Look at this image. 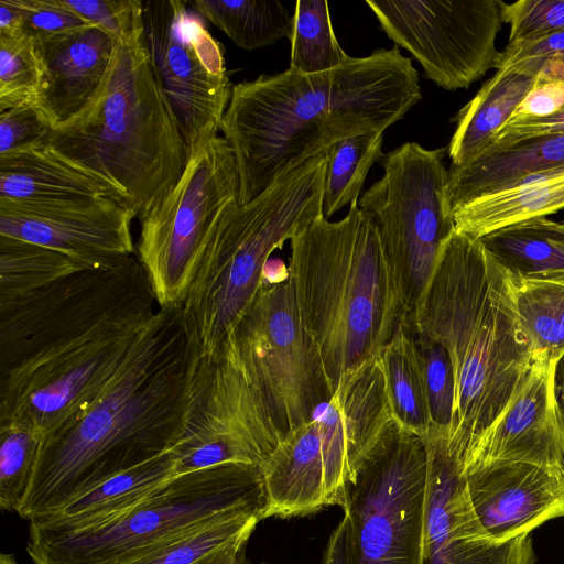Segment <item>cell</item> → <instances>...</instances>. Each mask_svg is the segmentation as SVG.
Wrapping results in <instances>:
<instances>
[{"instance_id":"6da1fadb","label":"cell","mask_w":564,"mask_h":564,"mask_svg":"<svg viewBox=\"0 0 564 564\" xmlns=\"http://www.w3.org/2000/svg\"><path fill=\"white\" fill-rule=\"evenodd\" d=\"M132 254L0 299V415L56 427L89 406L155 315Z\"/></svg>"},{"instance_id":"7a4b0ae2","label":"cell","mask_w":564,"mask_h":564,"mask_svg":"<svg viewBox=\"0 0 564 564\" xmlns=\"http://www.w3.org/2000/svg\"><path fill=\"white\" fill-rule=\"evenodd\" d=\"M421 97L417 72L397 45L324 73L288 68L234 85L220 131L236 159L239 204L346 138L384 132Z\"/></svg>"},{"instance_id":"3957f363","label":"cell","mask_w":564,"mask_h":564,"mask_svg":"<svg viewBox=\"0 0 564 564\" xmlns=\"http://www.w3.org/2000/svg\"><path fill=\"white\" fill-rule=\"evenodd\" d=\"M198 358L182 307L158 308L105 391L42 438L19 516L32 521L53 514L110 477L169 451L180 434Z\"/></svg>"},{"instance_id":"277c9868","label":"cell","mask_w":564,"mask_h":564,"mask_svg":"<svg viewBox=\"0 0 564 564\" xmlns=\"http://www.w3.org/2000/svg\"><path fill=\"white\" fill-rule=\"evenodd\" d=\"M406 325L449 356L455 397L448 444L463 463L513 402L533 364L509 273L479 239L455 229Z\"/></svg>"},{"instance_id":"5b68a950","label":"cell","mask_w":564,"mask_h":564,"mask_svg":"<svg viewBox=\"0 0 564 564\" xmlns=\"http://www.w3.org/2000/svg\"><path fill=\"white\" fill-rule=\"evenodd\" d=\"M290 242L299 311L334 394L346 371L379 356L408 314L378 227L358 202L340 220L319 216Z\"/></svg>"},{"instance_id":"8992f818","label":"cell","mask_w":564,"mask_h":564,"mask_svg":"<svg viewBox=\"0 0 564 564\" xmlns=\"http://www.w3.org/2000/svg\"><path fill=\"white\" fill-rule=\"evenodd\" d=\"M45 142L110 183L140 220L180 180L189 155L153 73L144 36L116 39L107 74L85 108Z\"/></svg>"},{"instance_id":"52a82bcc","label":"cell","mask_w":564,"mask_h":564,"mask_svg":"<svg viewBox=\"0 0 564 564\" xmlns=\"http://www.w3.org/2000/svg\"><path fill=\"white\" fill-rule=\"evenodd\" d=\"M328 153L285 170L260 195L228 210L212 231L182 305L199 356L219 355L263 286L272 252L323 215Z\"/></svg>"},{"instance_id":"ba28073f","label":"cell","mask_w":564,"mask_h":564,"mask_svg":"<svg viewBox=\"0 0 564 564\" xmlns=\"http://www.w3.org/2000/svg\"><path fill=\"white\" fill-rule=\"evenodd\" d=\"M245 506L265 508L261 468L226 463L176 475L130 509L70 532L30 525L33 564H129L210 518Z\"/></svg>"},{"instance_id":"9c48e42d","label":"cell","mask_w":564,"mask_h":564,"mask_svg":"<svg viewBox=\"0 0 564 564\" xmlns=\"http://www.w3.org/2000/svg\"><path fill=\"white\" fill-rule=\"evenodd\" d=\"M443 158L444 149L405 142L382 156V177L358 202L378 227L408 317L455 230Z\"/></svg>"},{"instance_id":"30bf717a","label":"cell","mask_w":564,"mask_h":564,"mask_svg":"<svg viewBox=\"0 0 564 564\" xmlns=\"http://www.w3.org/2000/svg\"><path fill=\"white\" fill-rule=\"evenodd\" d=\"M237 205L239 175L230 145L218 134L199 141L175 186L140 220L137 258L159 308L182 307L212 231Z\"/></svg>"},{"instance_id":"8fae6325","label":"cell","mask_w":564,"mask_h":564,"mask_svg":"<svg viewBox=\"0 0 564 564\" xmlns=\"http://www.w3.org/2000/svg\"><path fill=\"white\" fill-rule=\"evenodd\" d=\"M426 449L397 423L343 489L354 564H422Z\"/></svg>"},{"instance_id":"7c38bea8","label":"cell","mask_w":564,"mask_h":564,"mask_svg":"<svg viewBox=\"0 0 564 564\" xmlns=\"http://www.w3.org/2000/svg\"><path fill=\"white\" fill-rule=\"evenodd\" d=\"M228 341L282 441L330 400L323 362L304 327L290 278L260 289Z\"/></svg>"},{"instance_id":"4fadbf2b","label":"cell","mask_w":564,"mask_h":564,"mask_svg":"<svg viewBox=\"0 0 564 564\" xmlns=\"http://www.w3.org/2000/svg\"><path fill=\"white\" fill-rule=\"evenodd\" d=\"M281 441L234 345L214 358L199 356L171 447L175 476L226 463L261 468Z\"/></svg>"},{"instance_id":"5bb4252c","label":"cell","mask_w":564,"mask_h":564,"mask_svg":"<svg viewBox=\"0 0 564 564\" xmlns=\"http://www.w3.org/2000/svg\"><path fill=\"white\" fill-rule=\"evenodd\" d=\"M143 19L153 73L191 149L218 134L229 104L224 48L182 0L143 1Z\"/></svg>"},{"instance_id":"9a60e30c","label":"cell","mask_w":564,"mask_h":564,"mask_svg":"<svg viewBox=\"0 0 564 564\" xmlns=\"http://www.w3.org/2000/svg\"><path fill=\"white\" fill-rule=\"evenodd\" d=\"M381 29L437 86L467 88L497 68L501 0H366Z\"/></svg>"},{"instance_id":"2e32d148","label":"cell","mask_w":564,"mask_h":564,"mask_svg":"<svg viewBox=\"0 0 564 564\" xmlns=\"http://www.w3.org/2000/svg\"><path fill=\"white\" fill-rule=\"evenodd\" d=\"M395 423L379 356L346 371L329 401L286 441L325 480L328 506L338 505L345 485Z\"/></svg>"},{"instance_id":"e0dca14e","label":"cell","mask_w":564,"mask_h":564,"mask_svg":"<svg viewBox=\"0 0 564 564\" xmlns=\"http://www.w3.org/2000/svg\"><path fill=\"white\" fill-rule=\"evenodd\" d=\"M422 564H535L531 534L503 544L488 538L468 497L463 464L449 447L448 430L431 426Z\"/></svg>"},{"instance_id":"ac0fdd59","label":"cell","mask_w":564,"mask_h":564,"mask_svg":"<svg viewBox=\"0 0 564 564\" xmlns=\"http://www.w3.org/2000/svg\"><path fill=\"white\" fill-rule=\"evenodd\" d=\"M133 210L110 197L54 203L0 199V235L67 254L89 268L134 254Z\"/></svg>"},{"instance_id":"d6986e66","label":"cell","mask_w":564,"mask_h":564,"mask_svg":"<svg viewBox=\"0 0 564 564\" xmlns=\"http://www.w3.org/2000/svg\"><path fill=\"white\" fill-rule=\"evenodd\" d=\"M475 514L490 541L503 544L564 517V469L492 462L463 469Z\"/></svg>"},{"instance_id":"ffe728a7","label":"cell","mask_w":564,"mask_h":564,"mask_svg":"<svg viewBox=\"0 0 564 564\" xmlns=\"http://www.w3.org/2000/svg\"><path fill=\"white\" fill-rule=\"evenodd\" d=\"M557 362L533 361L508 410L467 452L463 469L492 462H527L564 469V420L555 383Z\"/></svg>"},{"instance_id":"44dd1931","label":"cell","mask_w":564,"mask_h":564,"mask_svg":"<svg viewBox=\"0 0 564 564\" xmlns=\"http://www.w3.org/2000/svg\"><path fill=\"white\" fill-rule=\"evenodd\" d=\"M36 43L45 72L34 104L55 129L82 111L101 85L116 37L93 24Z\"/></svg>"},{"instance_id":"7402d4cb","label":"cell","mask_w":564,"mask_h":564,"mask_svg":"<svg viewBox=\"0 0 564 564\" xmlns=\"http://www.w3.org/2000/svg\"><path fill=\"white\" fill-rule=\"evenodd\" d=\"M101 196L127 206L110 183L72 162L45 141L0 155V199L54 203Z\"/></svg>"},{"instance_id":"603a6c76","label":"cell","mask_w":564,"mask_h":564,"mask_svg":"<svg viewBox=\"0 0 564 564\" xmlns=\"http://www.w3.org/2000/svg\"><path fill=\"white\" fill-rule=\"evenodd\" d=\"M564 166V134L538 137L488 150L470 163L448 170L453 212L465 203L538 173Z\"/></svg>"},{"instance_id":"cb8c5ba5","label":"cell","mask_w":564,"mask_h":564,"mask_svg":"<svg viewBox=\"0 0 564 564\" xmlns=\"http://www.w3.org/2000/svg\"><path fill=\"white\" fill-rule=\"evenodd\" d=\"M175 476L172 448L73 498L57 512L30 521V525L52 532H70L100 523L145 498Z\"/></svg>"},{"instance_id":"d4e9b609","label":"cell","mask_w":564,"mask_h":564,"mask_svg":"<svg viewBox=\"0 0 564 564\" xmlns=\"http://www.w3.org/2000/svg\"><path fill=\"white\" fill-rule=\"evenodd\" d=\"M564 209V166L478 196L454 210L455 229L479 239L500 228Z\"/></svg>"},{"instance_id":"484cf974","label":"cell","mask_w":564,"mask_h":564,"mask_svg":"<svg viewBox=\"0 0 564 564\" xmlns=\"http://www.w3.org/2000/svg\"><path fill=\"white\" fill-rule=\"evenodd\" d=\"M538 84V76L514 68L498 69L457 113L448 145L452 166L485 153L518 106Z\"/></svg>"},{"instance_id":"4316f807","label":"cell","mask_w":564,"mask_h":564,"mask_svg":"<svg viewBox=\"0 0 564 564\" xmlns=\"http://www.w3.org/2000/svg\"><path fill=\"white\" fill-rule=\"evenodd\" d=\"M479 240L514 276L546 281L564 276V221L533 218L495 230Z\"/></svg>"},{"instance_id":"83f0119b","label":"cell","mask_w":564,"mask_h":564,"mask_svg":"<svg viewBox=\"0 0 564 564\" xmlns=\"http://www.w3.org/2000/svg\"><path fill=\"white\" fill-rule=\"evenodd\" d=\"M379 357L395 423L423 437L432 422L420 360L406 323L398 328Z\"/></svg>"},{"instance_id":"f1b7e54d","label":"cell","mask_w":564,"mask_h":564,"mask_svg":"<svg viewBox=\"0 0 564 564\" xmlns=\"http://www.w3.org/2000/svg\"><path fill=\"white\" fill-rule=\"evenodd\" d=\"M263 506H245L224 511L165 541L129 564H197L208 555L249 540Z\"/></svg>"},{"instance_id":"f546056e","label":"cell","mask_w":564,"mask_h":564,"mask_svg":"<svg viewBox=\"0 0 564 564\" xmlns=\"http://www.w3.org/2000/svg\"><path fill=\"white\" fill-rule=\"evenodd\" d=\"M509 276L532 360L557 362L564 356V284Z\"/></svg>"},{"instance_id":"4dcf8cb0","label":"cell","mask_w":564,"mask_h":564,"mask_svg":"<svg viewBox=\"0 0 564 564\" xmlns=\"http://www.w3.org/2000/svg\"><path fill=\"white\" fill-rule=\"evenodd\" d=\"M189 3L238 47L247 51L292 35L293 17L278 0H194Z\"/></svg>"},{"instance_id":"1f68e13d","label":"cell","mask_w":564,"mask_h":564,"mask_svg":"<svg viewBox=\"0 0 564 564\" xmlns=\"http://www.w3.org/2000/svg\"><path fill=\"white\" fill-rule=\"evenodd\" d=\"M85 268L54 249L0 235V299L35 291Z\"/></svg>"},{"instance_id":"d6a6232c","label":"cell","mask_w":564,"mask_h":564,"mask_svg":"<svg viewBox=\"0 0 564 564\" xmlns=\"http://www.w3.org/2000/svg\"><path fill=\"white\" fill-rule=\"evenodd\" d=\"M383 134V131L362 132L330 147L323 191L326 219L358 202L370 167L384 155Z\"/></svg>"},{"instance_id":"836d02e7","label":"cell","mask_w":564,"mask_h":564,"mask_svg":"<svg viewBox=\"0 0 564 564\" xmlns=\"http://www.w3.org/2000/svg\"><path fill=\"white\" fill-rule=\"evenodd\" d=\"M290 67L303 74H318L339 67L347 55L332 25L326 0H297L290 37Z\"/></svg>"},{"instance_id":"e575fe53","label":"cell","mask_w":564,"mask_h":564,"mask_svg":"<svg viewBox=\"0 0 564 564\" xmlns=\"http://www.w3.org/2000/svg\"><path fill=\"white\" fill-rule=\"evenodd\" d=\"M42 435L20 421L0 422V507L20 509L29 490L42 443Z\"/></svg>"},{"instance_id":"d590c367","label":"cell","mask_w":564,"mask_h":564,"mask_svg":"<svg viewBox=\"0 0 564 564\" xmlns=\"http://www.w3.org/2000/svg\"><path fill=\"white\" fill-rule=\"evenodd\" d=\"M44 72L42 54L33 39L25 34L0 36V112L24 102H34Z\"/></svg>"},{"instance_id":"8d00e7d4","label":"cell","mask_w":564,"mask_h":564,"mask_svg":"<svg viewBox=\"0 0 564 564\" xmlns=\"http://www.w3.org/2000/svg\"><path fill=\"white\" fill-rule=\"evenodd\" d=\"M411 333L427 394L431 426L449 431L455 397L454 372L449 356L438 341L419 333Z\"/></svg>"},{"instance_id":"74e56055","label":"cell","mask_w":564,"mask_h":564,"mask_svg":"<svg viewBox=\"0 0 564 564\" xmlns=\"http://www.w3.org/2000/svg\"><path fill=\"white\" fill-rule=\"evenodd\" d=\"M63 3L116 39L127 41L144 36L143 1L63 0Z\"/></svg>"},{"instance_id":"f35d334b","label":"cell","mask_w":564,"mask_h":564,"mask_svg":"<svg viewBox=\"0 0 564 564\" xmlns=\"http://www.w3.org/2000/svg\"><path fill=\"white\" fill-rule=\"evenodd\" d=\"M503 23L509 24L508 43L538 40L564 30V0L503 2Z\"/></svg>"},{"instance_id":"ab89813d","label":"cell","mask_w":564,"mask_h":564,"mask_svg":"<svg viewBox=\"0 0 564 564\" xmlns=\"http://www.w3.org/2000/svg\"><path fill=\"white\" fill-rule=\"evenodd\" d=\"M24 10L23 34L36 42L93 25L68 9L63 0H20Z\"/></svg>"},{"instance_id":"60d3db41","label":"cell","mask_w":564,"mask_h":564,"mask_svg":"<svg viewBox=\"0 0 564 564\" xmlns=\"http://www.w3.org/2000/svg\"><path fill=\"white\" fill-rule=\"evenodd\" d=\"M52 128L34 102L0 112V155L45 141Z\"/></svg>"},{"instance_id":"b9f144b4","label":"cell","mask_w":564,"mask_h":564,"mask_svg":"<svg viewBox=\"0 0 564 564\" xmlns=\"http://www.w3.org/2000/svg\"><path fill=\"white\" fill-rule=\"evenodd\" d=\"M552 134H564V106L545 118L507 122L488 150L506 148L520 141Z\"/></svg>"},{"instance_id":"7bdbcfd3","label":"cell","mask_w":564,"mask_h":564,"mask_svg":"<svg viewBox=\"0 0 564 564\" xmlns=\"http://www.w3.org/2000/svg\"><path fill=\"white\" fill-rule=\"evenodd\" d=\"M564 106V82H539L518 106L508 122L545 118Z\"/></svg>"},{"instance_id":"ee69618b","label":"cell","mask_w":564,"mask_h":564,"mask_svg":"<svg viewBox=\"0 0 564 564\" xmlns=\"http://www.w3.org/2000/svg\"><path fill=\"white\" fill-rule=\"evenodd\" d=\"M324 564H354L350 527L345 516L329 538Z\"/></svg>"},{"instance_id":"f6af8a7d","label":"cell","mask_w":564,"mask_h":564,"mask_svg":"<svg viewBox=\"0 0 564 564\" xmlns=\"http://www.w3.org/2000/svg\"><path fill=\"white\" fill-rule=\"evenodd\" d=\"M24 10L20 0H0V36L23 34Z\"/></svg>"},{"instance_id":"bcb514c9","label":"cell","mask_w":564,"mask_h":564,"mask_svg":"<svg viewBox=\"0 0 564 564\" xmlns=\"http://www.w3.org/2000/svg\"><path fill=\"white\" fill-rule=\"evenodd\" d=\"M248 540L230 544L198 562L197 564H250L246 557Z\"/></svg>"},{"instance_id":"7dc6e473","label":"cell","mask_w":564,"mask_h":564,"mask_svg":"<svg viewBox=\"0 0 564 564\" xmlns=\"http://www.w3.org/2000/svg\"><path fill=\"white\" fill-rule=\"evenodd\" d=\"M263 285L282 283L290 278L289 268L281 259H269L263 268Z\"/></svg>"},{"instance_id":"c3c4849f","label":"cell","mask_w":564,"mask_h":564,"mask_svg":"<svg viewBox=\"0 0 564 564\" xmlns=\"http://www.w3.org/2000/svg\"><path fill=\"white\" fill-rule=\"evenodd\" d=\"M555 383L558 405L564 420V356L556 365Z\"/></svg>"},{"instance_id":"681fc988","label":"cell","mask_w":564,"mask_h":564,"mask_svg":"<svg viewBox=\"0 0 564 564\" xmlns=\"http://www.w3.org/2000/svg\"><path fill=\"white\" fill-rule=\"evenodd\" d=\"M0 564H19L11 554L2 553L0 555Z\"/></svg>"},{"instance_id":"f907efd6","label":"cell","mask_w":564,"mask_h":564,"mask_svg":"<svg viewBox=\"0 0 564 564\" xmlns=\"http://www.w3.org/2000/svg\"><path fill=\"white\" fill-rule=\"evenodd\" d=\"M552 282H557V283L564 284V276H561V278H558V279H556L555 281H552Z\"/></svg>"}]
</instances>
